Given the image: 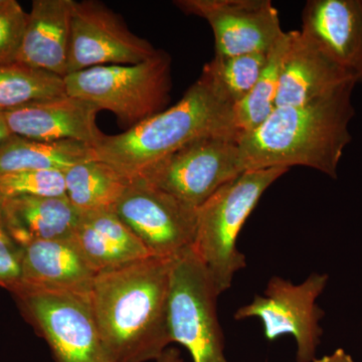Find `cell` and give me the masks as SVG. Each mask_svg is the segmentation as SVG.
<instances>
[{"mask_svg":"<svg viewBox=\"0 0 362 362\" xmlns=\"http://www.w3.org/2000/svg\"><path fill=\"white\" fill-rule=\"evenodd\" d=\"M173 259L150 256L95 276L90 304L114 361H156L173 343L168 328Z\"/></svg>","mask_w":362,"mask_h":362,"instance_id":"obj_1","label":"cell"},{"mask_svg":"<svg viewBox=\"0 0 362 362\" xmlns=\"http://www.w3.org/2000/svg\"><path fill=\"white\" fill-rule=\"evenodd\" d=\"M356 84L350 81L306 104L277 107L238 141L245 170L304 166L337 178L343 152L351 142Z\"/></svg>","mask_w":362,"mask_h":362,"instance_id":"obj_2","label":"cell"},{"mask_svg":"<svg viewBox=\"0 0 362 362\" xmlns=\"http://www.w3.org/2000/svg\"><path fill=\"white\" fill-rule=\"evenodd\" d=\"M233 106L206 71L175 106L92 147L93 158L106 162L128 180L199 138L223 131Z\"/></svg>","mask_w":362,"mask_h":362,"instance_id":"obj_3","label":"cell"},{"mask_svg":"<svg viewBox=\"0 0 362 362\" xmlns=\"http://www.w3.org/2000/svg\"><path fill=\"white\" fill-rule=\"evenodd\" d=\"M289 169L246 170L228 181L197 209V228L192 249L202 259L221 294L246 267L238 250L240 230L269 187Z\"/></svg>","mask_w":362,"mask_h":362,"instance_id":"obj_4","label":"cell"},{"mask_svg":"<svg viewBox=\"0 0 362 362\" xmlns=\"http://www.w3.org/2000/svg\"><path fill=\"white\" fill-rule=\"evenodd\" d=\"M64 81L69 96L111 112L129 130L168 109L173 86L171 59L158 49L136 65L95 66L69 74Z\"/></svg>","mask_w":362,"mask_h":362,"instance_id":"obj_5","label":"cell"},{"mask_svg":"<svg viewBox=\"0 0 362 362\" xmlns=\"http://www.w3.org/2000/svg\"><path fill=\"white\" fill-rule=\"evenodd\" d=\"M220 295L192 247L173 258L168 298L169 334L171 341L187 349L194 362H228L216 311Z\"/></svg>","mask_w":362,"mask_h":362,"instance_id":"obj_6","label":"cell"},{"mask_svg":"<svg viewBox=\"0 0 362 362\" xmlns=\"http://www.w3.org/2000/svg\"><path fill=\"white\" fill-rule=\"evenodd\" d=\"M13 293L56 362H115L100 335L89 296L25 287Z\"/></svg>","mask_w":362,"mask_h":362,"instance_id":"obj_7","label":"cell"},{"mask_svg":"<svg viewBox=\"0 0 362 362\" xmlns=\"http://www.w3.org/2000/svg\"><path fill=\"white\" fill-rule=\"evenodd\" d=\"M244 171L238 143L213 135L188 143L136 177L199 209Z\"/></svg>","mask_w":362,"mask_h":362,"instance_id":"obj_8","label":"cell"},{"mask_svg":"<svg viewBox=\"0 0 362 362\" xmlns=\"http://www.w3.org/2000/svg\"><path fill=\"white\" fill-rule=\"evenodd\" d=\"M327 282L326 274H311L299 285L275 276L263 295H256L251 303L235 312V319H259L269 341L291 335L297 344V362H313L323 334L319 321L324 311L316 301Z\"/></svg>","mask_w":362,"mask_h":362,"instance_id":"obj_9","label":"cell"},{"mask_svg":"<svg viewBox=\"0 0 362 362\" xmlns=\"http://www.w3.org/2000/svg\"><path fill=\"white\" fill-rule=\"evenodd\" d=\"M197 209L149 185L129 180L114 211L151 256L175 258L192 247Z\"/></svg>","mask_w":362,"mask_h":362,"instance_id":"obj_10","label":"cell"},{"mask_svg":"<svg viewBox=\"0 0 362 362\" xmlns=\"http://www.w3.org/2000/svg\"><path fill=\"white\" fill-rule=\"evenodd\" d=\"M157 51L102 2L74 1L66 75L95 66L136 65Z\"/></svg>","mask_w":362,"mask_h":362,"instance_id":"obj_11","label":"cell"},{"mask_svg":"<svg viewBox=\"0 0 362 362\" xmlns=\"http://www.w3.org/2000/svg\"><path fill=\"white\" fill-rule=\"evenodd\" d=\"M183 13L211 25L216 56L268 54L285 37L270 0H177Z\"/></svg>","mask_w":362,"mask_h":362,"instance_id":"obj_12","label":"cell"},{"mask_svg":"<svg viewBox=\"0 0 362 362\" xmlns=\"http://www.w3.org/2000/svg\"><path fill=\"white\" fill-rule=\"evenodd\" d=\"M100 110L80 98H54L4 113L11 134L39 141H78L96 146L105 134L98 127Z\"/></svg>","mask_w":362,"mask_h":362,"instance_id":"obj_13","label":"cell"},{"mask_svg":"<svg viewBox=\"0 0 362 362\" xmlns=\"http://www.w3.org/2000/svg\"><path fill=\"white\" fill-rule=\"evenodd\" d=\"M300 32L358 83L362 76V0H309Z\"/></svg>","mask_w":362,"mask_h":362,"instance_id":"obj_14","label":"cell"},{"mask_svg":"<svg viewBox=\"0 0 362 362\" xmlns=\"http://www.w3.org/2000/svg\"><path fill=\"white\" fill-rule=\"evenodd\" d=\"M350 81L356 82L300 30H292L281 68L276 108L308 103Z\"/></svg>","mask_w":362,"mask_h":362,"instance_id":"obj_15","label":"cell"},{"mask_svg":"<svg viewBox=\"0 0 362 362\" xmlns=\"http://www.w3.org/2000/svg\"><path fill=\"white\" fill-rule=\"evenodd\" d=\"M95 276L71 238L44 240L23 247L18 287L89 296Z\"/></svg>","mask_w":362,"mask_h":362,"instance_id":"obj_16","label":"cell"},{"mask_svg":"<svg viewBox=\"0 0 362 362\" xmlns=\"http://www.w3.org/2000/svg\"><path fill=\"white\" fill-rule=\"evenodd\" d=\"M75 0H33L16 61L65 78Z\"/></svg>","mask_w":362,"mask_h":362,"instance_id":"obj_17","label":"cell"},{"mask_svg":"<svg viewBox=\"0 0 362 362\" xmlns=\"http://www.w3.org/2000/svg\"><path fill=\"white\" fill-rule=\"evenodd\" d=\"M71 239L96 275L151 256L114 209L80 214Z\"/></svg>","mask_w":362,"mask_h":362,"instance_id":"obj_18","label":"cell"},{"mask_svg":"<svg viewBox=\"0 0 362 362\" xmlns=\"http://www.w3.org/2000/svg\"><path fill=\"white\" fill-rule=\"evenodd\" d=\"M78 216L66 197H2L4 230L21 249L35 242L70 239Z\"/></svg>","mask_w":362,"mask_h":362,"instance_id":"obj_19","label":"cell"},{"mask_svg":"<svg viewBox=\"0 0 362 362\" xmlns=\"http://www.w3.org/2000/svg\"><path fill=\"white\" fill-rule=\"evenodd\" d=\"M93 158V149L85 143L39 141L11 134L0 144V175L33 170L66 169Z\"/></svg>","mask_w":362,"mask_h":362,"instance_id":"obj_20","label":"cell"},{"mask_svg":"<svg viewBox=\"0 0 362 362\" xmlns=\"http://www.w3.org/2000/svg\"><path fill=\"white\" fill-rule=\"evenodd\" d=\"M289 42L290 33H286L285 37L273 47L258 82L230 110L223 128V138L238 143L240 138L265 122L275 110L281 68Z\"/></svg>","mask_w":362,"mask_h":362,"instance_id":"obj_21","label":"cell"},{"mask_svg":"<svg viewBox=\"0 0 362 362\" xmlns=\"http://www.w3.org/2000/svg\"><path fill=\"white\" fill-rule=\"evenodd\" d=\"M66 194L78 214L113 209L129 180L110 164L90 159L65 173Z\"/></svg>","mask_w":362,"mask_h":362,"instance_id":"obj_22","label":"cell"},{"mask_svg":"<svg viewBox=\"0 0 362 362\" xmlns=\"http://www.w3.org/2000/svg\"><path fill=\"white\" fill-rule=\"evenodd\" d=\"M65 95L59 76L18 62L0 64V113Z\"/></svg>","mask_w":362,"mask_h":362,"instance_id":"obj_23","label":"cell"},{"mask_svg":"<svg viewBox=\"0 0 362 362\" xmlns=\"http://www.w3.org/2000/svg\"><path fill=\"white\" fill-rule=\"evenodd\" d=\"M268 54L218 57L204 66L214 86L232 106L240 103L254 88L268 63Z\"/></svg>","mask_w":362,"mask_h":362,"instance_id":"obj_24","label":"cell"},{"mask_svg":"<svg viewBox=\"0 0 362 362\" xmlns=\"http://www.w3.org/2000/svg\"><path fill=\"white\" fill-rule=\"evenodd\" d=\"M0 197H66L64 171L33 170L0 175Z\"/></svg>","mask_w":362,"mask_h":362,"instance_id":"obj_25","label":"cell"},{"mask_svg":"<svg viewBox=\"0 0 362 362\" xmlns=\"http://www.w3.org/2000/svg\"><path fill=\"white\" fill-rule=\"evenodd\" d=\"M28 18L16 0H0V64L16 61Z\"/></svg>","mask_w":362,"mask_h":362,"instance_id":"obj_26","label":"cell"},{"mask_svg":"<svg viewBox=\"0 0 362 362\" xmlns=\"http://www.w3.org/2000/svg\"><path fill=\"white\" fill-rule=\"evenodd\" d=\"M23 249L6 232L0 233V286L13 291L21 284Z\"/></svg>","mask_w":362,"mask_h":362,"instance_id":"obj_27","label":"cell"},{"mask_svg":"<svg viewBox=\"0 0 362 362\" xmlns=\"http://www.w3.org/2000/svg\"><path fill=\"white\" fill-rule=\"evenodd\" d=\"M313 362H354V361L345 350L338 349L330 356H323L322 358H316Z\"/></svg>","mask_w":362,"mask_h":362,"instance_id":"obj_28","label":"cell"},{"mask_svg":"<svg viewBox=\"0 0 362 362\" xmlns=\"http://www.w3.org/2000/svg\"><path fill=\"white\" fill-rule=\"evenodd\" d=\"M156 362H183L181 358L180 350L175 349V347H170L163 352V354Z\"/></svg>","mask_w":362,"mask_h":362,"instance_id":"obj_29","label":"cell"},{"mask_svg":"<svg viewBox=\"0 0 362 362\" xmlns=\"http://www.w3.org/2000/svg\"><path fill=\"white\" fill-rule=\"evenodd\" d=\"M11 135V131L7 127L4 113H0V144Z\"/></svg>","mask_w":362,"mask_h":362,"instance_id":"obj_30","label":"cell"},{"mask_svg":"<svg viewBox=\"0 0 362 362\" xmlns=\"http://www.w3.org/2000/svg\"><path fill=\"white\" fill-rule=\"evenodd\" d=\"M6 232L4 226V218H2V197H0V233Z\"/></svg>","mask_w":362,"mask_h":362,"instance_id":"obj_31","label":"cell"},{"mask_svg":"<svg viewBox=\"0 0 362 362\" xmlns=\"http://www.w3.org/2000/svg\"><path fill=\"white\" fill-rule=\"evenodd\" d=\"M358 83H361V84H362V76H361V78H359Z\"/></svg>","mask_w":362,"mask_h":362,"instance_id":"obj_32","label":"cell"}]
</instances>
